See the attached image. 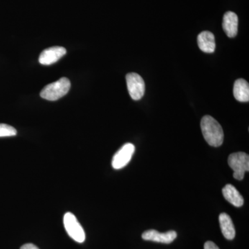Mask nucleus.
Returning a JSON list of instances; mask_svg holds the SVG:
<instances>
[{
	"mask_svg": "<svg viewBox=\"0 0 249 249\" xmlns=\"http://www.w3.org/2000/svg\"><path fill=\"white\" fill-rule=\"evenodd\" d=\"M71 88V83L68 78L63 77L58 81L47 85L41 91L40 96L48 101H55L65 96Z\"/></svg>",
	"mask_w": 249,
	"mask_h": 249,
	"instance_id": "f03ea898",
	"label": "nucleus"
},
{
	"mask_svg": "<svg viewBox=\"0 0 249 249\" xmlns=\"http://www.w3.org/2000/svg\"><path fill=\"white\" fill-rule=\"evenodd\" d=\"M63 222L65 230L71 239L78 243H83L85 242L84 230L74 214L71 213H67L64 215Z\"/></svg>",
	"mask_w": 249,
	"mask_h": 249,
	"instance_id": "20e7f679",
	"label": "nucleus"
},
{
	"mask_svg": "<svg viewBox=\"0 0 249 249\" xmlns=\"http://www.w3.org/2000/svg\"><path fill=\"white\" fill-rule=\"evenodd\" d=\"M127 89L129 96L134 101L142 99L145 93V82L138 73H129L126 76Z\"/></svg>",
	"mask_w": 249,
	"mask_h": 249,
	"instance_id": "39448f33",
	"label": "nucleus"
},
{
	"mask_svg": "<svg viewBox=\"0 0 249 249\" xmlns=\"http://www.w3.org/2000/svg\"><path fill=\"white\" fill-rule=\"evenodd\" d=\"M20 249H39L36 245L33 244H26L21 247Z\"/></svg>",
	"mask_w": 249,
	"mask_h": 249,
	"instance_id": "dca6fc26",
	"label": "nucleus"
},
{
	"mask_svg": "<svg viewBox=\"0 0 249 249\" xmlns=\"http://www.w3.org/2000/svg\"><path fill=\"white\" fill-rule=\"evenodd\" d=\"M201 129L206 142L211 146L219 147L224 142V131L213 117L204 116L201 121Z\"/></svg>",
	"mask_w": 249,
	"mask_h": 249,
	"instance_id": "f257e3e1",
	"label": "nucleus"
},
{
	"mask_svg": "<svg viewBox=\"0 0 249 249\" xmlns=\"http://www.w3.org/2000/svg\"><path fill=\"white\" fill-rule=\"evenodd\" d=\"M177 236L178 234L174 231H170L166 232H160L156 230H149L142 233V238L144 240L170 244L176 239Z\"/></svg>",
	"mask_w": 249,
	"mask_h": 249,
	"instance_id": "6e6552de",
	"label": "nucleus"
},
{
	"mask_svg": "<svg viewBox=\"0 0 249 249\" xmlns=\"http://www.w3.org/2000/svg\"><path fill=\"white\" fill-rule=\"evenodd\" d=\"M234 97L240 102H249V85L245 80L238 79L234 83Z\"/></svg>",
	"mask_w": 249,
	"mask_h": 249,
	"instance_id": "ddd939ff",
	"label": "nucleus"
},
{
	"mask_svg": "<svg viewBox=\"0 0 249 249\" xmlns=\"http://www.w3.org/2000/svg\"><path fill=\"white\" fill-rule=\"evenodd\" d=\"M229 166L233 170L235 179H243L246 172L249 170V157L245 152H235L229 155L228 159Z\"/></svg>",
	"mask_w": 249,
	"mask_h": 249,
	"instance_id": "7ed1b4c3",
	"label": "nucleus"
},
{
	"mask_svg": "<svg viewBox=\"0 0 249 249\" xmlns=\"http://www.w3.org/2000/svg\"><path fill=\"white\" fill-rule=\"evenodd\" d=\"M223 30L231 38L235 37L238 31V17L235 13L229 11L224 15L222 23Z\"/></svg>",
	"mask_w": 249,
	"mask_h": 249,
	"instance_id": "1a4fd4ad",
	"label": "nucleus"
},
{
	"mask_svg": "<svg viewBox=\"0 0 249 249\" xmlns=\"http://www.w3.org/2000/svg\"><path fill=\"white\" fill-rule=\"evenodd\" d=\"M223 196L229 203L235 207H241L244 204L243 196H241L240 192L231 184H227L223 188Z\"/></svg>",
	"mask_w": 249,
	"mask_h": 249,
	"instance_id": "9b49d317",
	"label": "nucleus"
},
{
	"mask_svg": "<svg viewBox=\"0 0 249 249\" xmlns=\"http://www.w3.org/2000/svg\"><path fill=\"white\" fill-rule=\"evenodd\" d=\"M197 43L201 52L206 53H214L215 41L213 33L208 31L201 32L197 37Z\"/></svg>",
	"mask_w": 249,
	"mask_h": 249,
	"instance_id": "9d476101",
	"label": "nucleus"
},
{
	"mask_svg": "<svg viewBox=\"0 0 249 249\" xmlns=\"http://www.w3.org/2000/svg\"><path fill=\"white\" fill-rule=\"evenodd\" d=\"M17 134V130L12 126L0 124V137H14Z\"/></svg>",
	"mask_w": 249,
	"mask_h": 249,
	"instance_id": "4468645a",
	"label": "nucleus"
},
{
	"mask_svg": "<svg viewBox=\"0 0 249 249\" xmlns=\"http://www.w3.org/2000/svg\"><path fill=\"white\" fill-rule=\"evenodd\" d=\"M134 152H135V146L133 144L130 142L124 144L113 157L112 162H111L113 168L116 170L124 168L130 161Z\"/></svg>",
	"mask_w": 249,
	"mask_h": 249,
	"instance_id": "423d86ee",
	"label": "nucleus"
},
{
	"mask_svg": "<svg viewBox=\"0 0 249 249\" xmlns=\"http://www.w3.org/2000/svg\"><path fill=\"white\" fill-rule=\"evenodd\" d=\"M219 221L224 237L227 240H233L235 237V229L230 216L223 213L219 214Z\"/></svg>",
	"mask_w": 249,
	"mask_h": 249,
	"instance_id": "f8f14e48",
	"label": "nucleus"
},
{
	"mask_svg": "<svg viewBox=\"0 0 249 249\" xmlns=\"http://www.w3.org/2000/svg\"><path fill=\"white\" fill-rule=\"evenodd\" d=\"M204 249H219V248L214 242H211V241H208V242L205 243Z\"/></svg>",
	"mask_w": 249,
	"mask_h": 249,
	"instance_id": "2eb2a0df",
	"label": "nucleus"
},
{
	"mask_svg": "<svg viewBox=\"0 0 249 249\" xmlns=\"http://www.w3.org/2000/svg\"><path fill=\"white\" fill-rule=\"evenodd\" d=\"M67 51L62 47H53L46 49L39 57V62L43 65H50L55 63L65 55Z\"/></svg>",
	"mask_w": 249,
	"mask_h": 249,
	"instance_id": "0eeeda50",
	"label": "nucleus"
}]
</instances>
